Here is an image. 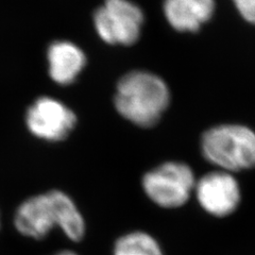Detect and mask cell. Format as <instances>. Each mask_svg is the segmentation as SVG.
Returning a JSON list of instances; mask_svg holds the SVG:
<instances>
[{"instance_id": "1", "label": "cell", "mask_w": 255, "mask_h": 255, "mask_svg": "<svg viewBox=\"0 0 255 255\" xmlns=\"http://www.w3.org/2000/svg\"><path fill=\"white\" fill-rule=\"evenodd\" d=\"M12 226L19 236L44 242L55 230L74 245L85 241L87 220L76 199L62 188H49L30 195L15 206Z\"/></svg>"}, {"instance_id": "2", "label": "cell", "mask_w": 255, "mask_h": 255, "mask_svg": "<svg viewBox=\"0 0 255 255\" xmlns=\"http://www.w3.org/2000/svg\"><path fill=\"white\" fill-rule=\"evenodd\" d=\"M170 103L164 80L145 70H133L117 84L114 106L125 121L141 129L155 127Z\"/></svg>"}, {"instance_id": "3", "label": "cell", "mask_w": 255, "mask_h": 255, "mask_svg": "<svg viewBox=\"0 0 255 255\" xmlns=\"http://www.w3.org/2000/svg\"><path fill=\"white\" fill-rule=\"evenodd\" d=\"M202 156L217 169L237 172L255 167V132L241 125H220L201 137Z\"/></svg>"}, {"instance_id": "4", "label": "cell", "mask_w": 255, "mask_h": 255, "mask_svg": "<svg viewBox=\"0 0 255 255\" xmlns=\"http://www.w3.org/2000/svg\"><path fill=\"white\" fill-rule=\"evenodd\" d=\"M197 178L182 161H165L143 171L139 179L142 195L162 210L181 209L194 196Z\"/></svg>"}, {"instance_id": "5", "label": "cell", "mask_w": 255, "mask_h": 255, "mask_svg": "<svg viewBox=\"0 0 255 255\" xmlns=\"http://www.w3.org/2000/svg\"><path fill=\"white\" fill-rule=\"evenodd\" d=\"M78 124L75 112L65 103L52 97H39L27 109L25 126L34 138L59 143L66 140Z\"/></svg>"}, {"instance_id": "6", "label": "cell", "mask_w": 255, "mask_h": 255, "mask_svg": "<svg viewBox=\"0 0 255 255\" xmlns=\"http://www.w3.org/2000/svg\"><path fill=\"white\" fill-rule=\"evenodd\" d=\"M94 23L103 42L130 46L140 36L143 13L130 0H106L95 12Z\"/></svg>"}, {"instance_id": "7", "label": "cell", "mask_w": 255, "mask_h": 255, "mask_svg": "<svg viewBox=\"0 0 255 255\" xmlns=\"http://www.w3.org/2000/svg\"><path fill=\"white\" fill-rule=\"evenodd\" d=\"M194 196L205 213L223 218L238 209L242 190L233 173L216 169L197 179Z\"/></svg>"}, {"instance_id": "8", "label": "cell", "mask_w": 255, "mask_h": 255, "mask_svg": "<svg viewBox=\"0 0 255 255\" xmlns=\"http://www.w3.org/2000/svg\"><path fill=\"white\" fill-rule=\"evenodd\" d=\"M49 75L54 82L68 85L81 73L86 64L82 49L68 41L53 42L47 50Z\"/></svg>"}, {"instance_id": "9", "label": "cell", "mask_w": 255, "mask_h": 255, "mask_svg": "<svg viewBox=\"0 0 255 255\" xmlns=\"http://www.w3.org/2000/svg\"><path fill=\"white\" fill-rule=\"evenodd\" d=\"M164 14L177 31L195 32L209 20L215 10L214 0H165Z\"/></svg>"}, {"instance_id": "10", "label": "cell", "mask_w": 255, "mask_h": 255, "mask_svg": "<svg viewBox=\"0 0 255 255\" xmlns=\"http://www.w3.org/2000/svg\"><path fill=\"white\" fill-rule=\"evenodd\" d=\"M111 255H165V251L152 233L143 229H132L114 239Z\"/></svg>"}, {"instance_id": "11", "label": "cell", "mask_w": 255, "mask_h": 255, "mask_svg": "<svg viewBox=\"0 0 255 255\" xmlns=\"http://www.w3.org/2000/svg\"><path fill=\"white\" fill-rule=\"evenodd\" d=\"M243 17L255 25V0H233Z\"/></svg>"}, {"instance_id": "12", "label": "cell", "mask_w": 255, "mask_h": 255, "mask_svg": "<svg viewBox=\"0 0 255 255\" xmlns=\"http://www.w3.org/2000/svg\"><path fill=\"white\" fill-rule=\"evenodd\" d=\"M49 255H82V254L73 248H65V249H61V250L55 251Z\"/></svg>"}, {"instance_id": "13", "label": "cell", "mask_w": 255, "mask_h": 255, "mask_svg": "<svg viewBox=\"0 0 255 255\" xmlns=\"http://www.w3.org/2000/svg\"><path fill=\"white\" fill-rule=\"evenodd\" d=\"M2 226H3V218H2L1 210H0V233H1V231H2Z\"/></svg>"}]
</instances>
